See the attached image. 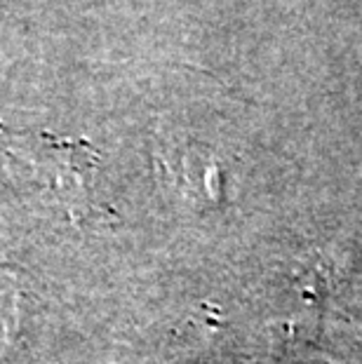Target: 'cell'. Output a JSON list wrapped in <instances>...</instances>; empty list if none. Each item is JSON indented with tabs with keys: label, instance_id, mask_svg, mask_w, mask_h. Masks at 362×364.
I'll return each mask as SVG.
<instances>
[{
	"label": "cell",
	"instance_id": "1",
	"mask_svg": "<svg viewBox=\"0 0 362 364\" xmlns=\"http://www.w3.org/2000/svg\"><path fill=\"white\" fill-rule=\"evenodd\" d=\"M14 156L28 162L36 176L57 193L75 219L87 216L92 203L90 183L95 176L97 156L85 141H68L50 134H21L17 136Z\"/></svg>",
	"mask_w": 362,
	"mask_h": 364
}]
</instances>
